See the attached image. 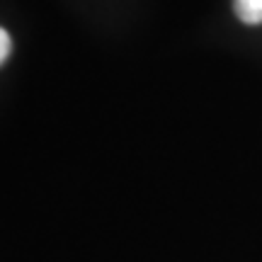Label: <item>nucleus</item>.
Returning a JSON list of instances; mask_svg holds the SVG:
<instances>
[{
    "instance_id": "nucleus-1",
    "label": "nucleus",
    "mask_w": 262,
    "mask_h": 262,
    "mask_svg": "<svg viewBox=\"0 0 262 262\" xmlns=\"http://www.w3.org/2000/svg\"><path fill=\"white\" fill-rule=\"evenodd\" d=\"M233 12L243 25H262V0H233Z\"/></svg>"
},
{
    "instance_id": "nucleus-2",
    "label": "nucleus",
    "mask_w": 262,
    "mask_h": 262,
    "mask_svg": "<svg viewBox=\"0 0 262 262\" xmlns=\"http://www.w3.org/2000/svg\"><path fill=\"white\" fill-rule=\"evenodd\" d=\"M10 51H12V41H10V34L5 32V29L0 27V66L8 61Z\"/></svg>"
}]
</instances>
